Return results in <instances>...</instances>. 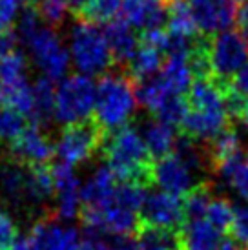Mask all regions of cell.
Instances as JSON below:
<instances>
[{
    "label": "cell",
    "instance_id": "obj_1",
    "mask_svg": "<svg viewBox=\"0 0 248 250\" xmlns=\"http://www.w3.org/2000/svg\"><path fill=\"white\" fill-rule=\"evenodd\" d=\"M103 153L106 157V167L121 183H153V165L155 161L148 152L143 135L135 126L126 125L124 128L106 135L103 146Z\"/></svg>",
    "mask_w": 248,
    "mask_h": 250
},
{
    "label": "cell",
    "instance_id": "obj_2",
    "mask_svg": "<svg viewBox=\"0 0 248 250\" xmlns=\"http://www.w3.org/2000/svg\"><path fill=\"white\" fill-rule=\"evenodd\" d=\"M137 108V97L131 79L124 71L106 73L97 84V101L93 119L104 128L106 133H113L124 128L133 117Z\"/></svg>",
    "mask_w": 248,
    "mask_h": 250
},
{
    "label": "cell",
    "instance_id": "obj_3",
    "mask_svg": "<svg viewBox=\"0 0 248 250\" xmlns=\"http://www.w3.org/2000/svg\"><path fill=\"white\" fill-rule=\"evenodd\" d=\"M69 55L79 71L83 75H106L113 66L111 51L106 41V35L97 24L77 21L75 28L71 29L69 39Z\"/></svg>",
    "mask_w": 248,
    "mask_h": 250
},
{
    "label": "cell",
    "instance_id": "obj_4",
    "mask_svg": "<svg viewBox=\"0 0 248 250\" xmlns=\"http://www.w3.org/2000/svg\"><path fill=\"white\" fill-rule=\"evenodd\" d=\"M97 86L90 77L75 73L62 79L57 86L55 119L62 125H75L91 117L95 111Z\"/></svg>",
    "mask_w": 248,
    "mask_h": 250
},
{
    "label": "cell",
    "instance_id": "obj_5",
    "mask_svg": "<svg viewBox=\"0 0 248 250\" xmlns=\"http://www.w3.org/2000/svg\"><path fill=\"white\" fill-rule=\"evenodd\" d=\"M108 133L95 119L90 117L75 125L64 126L55 143V153L66 165H81L91 159L99 150L103 152Z\"/></svg>",
    "mask_w": 248,
    "mask_h": 250
},
{
    "label": "cell",
    "instance_id": "obj_6",
    "mask_svg": "<svg viewBox=\"0 0 248 250\" xmlns=\"http://www.w3.org/2000/svg\"><path fill=\"white\" fill-rule=\"evenodd\" d=\"M210 61L215 81L230 86L237 71L248 62V42L241 31L228 29L225 33L212 37Z\"/></svg>",
    "mask_w": 248,
    "mask_h": 250
},
{
    "label": "cell",
    "instance_id": "obj_7",
    "mask_svg": "<svg viewBox=\"0 0 248 250\" xmlns=\"http://www.w3.org/2000/svg\"><path fill=\"white\" fill-rule=\"evenodd\" d=\"M26 46L29 48L33 62L37 64L39 70H42L44 77H48L55 83L66 75L71 64V55L64 48L61 37L57 35L53 28L44 26Z\"/></svg>",
    "mask_w": 248,
    "mask_h": 250
},
{
    "label": "cell",
    "instance_id": "obj_8",
    "mask_svg": "<svg viewBox=\"0 0 248 250\" xmlns=\"http://www.w3.org/2000/svg\"><path fill=\"white\" fill-rule=\"evenodd\" d=\"M186 223L183 199L168 192H152L139 212V227L181 230Z\"/></svg>",
    "mask_w": 248,
    "mask_h": 250
},
{
    "label": "cell",
    "instance_id": "obj_9",
    "mask_svg": "<svg viewBox=\"0 0 248 250\" xmlns=\"http://www.w3.org/2000/svg\"><path fill=\"white\" fill-rule=\"evenodd\" d=\"M31 250H79L81 237L75 229H66L57 215L41 217L31 225L28 234Z\"/></svg>",
    "mask_w": 248,
    "mask_h": 250
},
{
    "label": "cell",
    "instance_id": "obj_10",
    "mask_svg": "<svg viewBox=\"0 0 248 250\" xmlns=\"http://www.w3.org/2000/svg\"><path fill=\"white\" fill-rule=\"evenodd\" d=\"M0 205L28 212V167L0 155Z\"/></svg>",
    "mask_w": 248,
    "mask_h": 250
},
{
    "label": "cell",
    "instance_id": "obj_11",
    "mask_svg": "<svg viewBox=\"0 0 248 250\" xmlns=\"http://www.w3.org/2000/svg\"><path fill=\"white\" fill-rule=\"evenodd\" d=\"M190 6L197 28L207 37L225 33L232 29L234 22L237 21L234 0H192Z\"/></svg>",
    "mask_w": 248,
    "mask_h": 250
},
{
    "label": "cell",
    "instance_id": "obj_12",
    "mask_svg": "<svg viewBox=\"0 0 248 250\" xmlns=\"http://www.w3.org/2000/svg\"><path fill=\"white\" fill-rule=\"evenodd\" d=\"M6 153L11 159L19 161L21 165L39 167V165H48V161L55 153V145L42 128L31 125L13 145L7 146Z\"/></svg>",
    "mask_w": 248,
    "mask_h": 250
},
{
    "label": "cell",
    "instance_id": "obj_13",
    "mask_svg": "<svg viewBox=\"0 0 248 250\" xmlns=\"http://www.w3.org/2000/svg\"><path fill=\"white\" fill-rule=\"evenodd\" d=\"M51 175H53V183H55V214L59 219L69 221L75 219L81 214V185L77 179L73 167L66 165V163H57L51 167Z\"/></svg>",
    "mask_w": 248,
    "mask_h": 250
},
{
    "label": "cell",
    "instance_id": "obj_14",
    "mask_svg": "<svg viewBox=\"0 0 248 250\" xmlns=\"http://www.w3.org/2000/svg\"><path fill=\"white\" fill-rule=\"evenodd\" d=\"M153 183L163 188V192H168L177 197H185L199 185L195 181V174L175 153H170L168 157L161 161H155Z\"/></svg>",
    "mask_w": 248,
    "mask_h": 250
},
{
    "label": "cell",
    "instance_id": "obj_15",
    "mask_svg": "<svg viewBox=\"0 0 248 250\" xmlns=\"http://www.w3.org/2000/svg\"><path fill=\"white\" fill-rule=\"evenodd\" d=\"M121 19L139 31L165 29L168 24V0H124Z\"/></svg>",
    "mask_w": 248,
    "mask_h": 250
},
{
    "label": "cell",
    "instance_id": "obj_16",
    "mask_svg": "<svg viewBox=\"0 0 248 250\" xmlns=\"http://www.w3.org/2000/svg\"><path fill=\"white\" fill-rule=\"evenodd\" d=\"M230 126H232V121L228 117L227 108H214V110L190 108L181 130L188 137L199 141L203 145H208Z\"/></svg>",
    "mask_w": 248,
    "mask_h": 250
},
{
    "label": "cell",
    "instance_id": "obj_17",
    "mask_svg": "<svg viewBox=\"0 0 248 250\" xmlns=\"http://www.w3.org/2000/svg\"><path fill=\"white\" fill-rule=\"evenodd\" d=\"M104 35H106L108 46H110L113 66L126 70L141 46L137 35H135V29L131 28L130 24H126L123 19H115L106 24Z\"/></svg>",
    "mask_w": 248,
    "mask_h": 250
},
{
    "label": "cell",
    "instance_id": "obj_18",
    "mask_svg": "<svg viewBox=\"0 0 248 250\" xmlns=\"http://www.w3.org/2000/svg\"><path fill=\"white\" fill-rule=\"evenodd\" d=\"M115 190H117V177L113 175V172L108 167L97 168V172L81 190L83 207L103 208L113 201Z\"/></svg>",
    "mask_w": 248,
    "mask_h": 250
},
{
    "label": "cell",
    "instance_id": "obj_19",
    "mask_svg": "<svg viewBox=\"0 0 248 250\" xmlns=\"http://www.w3.org/2000/svg\"><path fill=\"white\" fill-rule=\"evenodd\" d=\"M183 250H221L223 236L207 219H190L179 230Z\"/></svg>",
    "mask_w": 248,
    "mask_h": 250
},
{
    "label": "cell",
    "instance_id": "obj_20",
    "mask_svg": "<svg viewBox=\"0 0 248 250\" xmlns=\"http://www.w3.org/2000/svg\"><path fill=\"white\" fill-rule=\"evenodd\" d=\"M143 139L152 155L153 161H161L168 157L175 148L177 135L173 132L172 126L161 123L159 119H150L143 125Z\"/></svg>",
    "mask_w": 248,
    "mask_h": 250
},
{
    "label": "cell",
    "instance_id": "obj_21",
    "mask_svg": "<svg viewBox=\"0 0 248 250\" xmlns=\"http://www.w3.org/2000/svg\"><path fill=\"white\" fill-rule=\"evenodd\" d=\"M55 101H57V88L55 83L48 77L37 79L33 86V110L29 115L31 125L48 126L55 119Z\"/></svg>",
    "mask_w": 248,
    "mask_h": 250
},
{
    "label": "cell",
    "instance_id": "obj_22",
    "mask_svg": "<svg viewBox=\"0 0 248 250\" xmlns=\"http://www.w3.org/2000/svg\"><path fill=\"white\" fill-rule=\"evenodd\" d=\"M165 62L166 61L163 59V53L159 49L141 42L137 53H135V57L131 59V62L126 68L128 70L126 75L130 77L131 81H141V79L159 75L165 68Z\"/></svg>",
    "mask_w": 248,
    "mask_h": 250
},
{
    "label": "cell",
    "instance_id": "obj_23",
    "mask_svg": "<svg viewBox=\"0 0 248 250\" xmlns=\"http://www.w3.org/2000/svg\"><path fill=\"white\" fill-rule=\"evenodd\" d=\"M161 75L173 95H185L190 91L193 84V73L186 57H166Z\"/></svg>",
    "mask_w": 248,
    "mask_h": 250
},
{
    "label": "cell",
    "instance_id": "obj_24",
    "mask_svg": "<svg viewBox=\"0 0 248 250\" xmlns=\"http://www.w3.org/2000/svg\"><path fill=\"white\" fill-rule=\"evenodd\" d=\"M168 28L172 33L186 39L203 35L197 28L192 6L186 0H168Z\"/></svg>",
    "mask_w": 248,
    "mask_h": 250
},
{
    "label": "cell",
    "instance_id": "obj_25",
    "mask_svg": "<svg viewBox=\"0 0 248 250\" xmlns=\"http://www.w3.org/2000/svg\"><path fill=\"white\" fill-rule=\"evenodd\" d=\"M133 90H135V97H137L139 104L148 108L152 113L165 103L166 97L173 95L172 91L168 90V86H166L161 73L148 77V79L133 81Z\"/></svg>",
    "mask_w": 248,
    "mask_h": 250
},
{
    "label": "cell",
    "instance_id": "obj_26",
    "mask_svg": "<svg viewBox=\"0 0 248 250\" xmlns=\"http://www.w3.org/2000/svg\"><path fill=\"white\" fill-rule=\"evenodd\" d=\"M139 250H183L179 230L139 227L137 230Z\"/></svg>",
    "mask_w": 248,
    "mask_h": 250
},
{
    "label": "cell",
    "instance_id": "obj_27",
    "mask_svg": "<svg viewBox=\"0 0 248 250\" xmlns=\"http://www.w3.org/2000/svg\"><path fill=\"white\" fill-rule=\"evenodd\" d=\"M215 174H219L228 187L248 201V159H245V153L225 161L217 167Z\"/></svg>",
    "mask_w": 248,
    "mask_h": 250
},
{
    "label": "cell",
    "instance_id": "obj_28",
    "mask_svg": "<svg viewBox=\"0 0 248 250\" xmlns=\"http://www.w3.org/2000/svg\"><path fill=\"white\" fill-rule=\"evenodd\" d=\"M214 201V185L203 181L197 187L193 188L190 194L183 197V205H185L186 221L190 219H205L208 212L210 203Z\"/></svg>",
    "mask_w": 248,
    "mask_h": 250
},
{
    "label": "cell",
    "instance_id": "obj_29",
    "mask_svg": "<svg viewBox=\"0 0 248 250\" xmlns=\"http://www.w3.org/2000/svg\"><path fill=\"white\" fill-rule=\"evenodd\" d=\"M28 130V117L11 108L0 106V146H9Z\"/></svg>",
    "mask_w": 248,
    "mask_h": 250
},
{
    "label": "cell",
    "instance_id": "obj_30",
    "mask_svg": "<svg viewBox=\"0 0 248 250\" xmlns=\"http://www.w3.org/2000/svg\"><path fill=\"white\" fill-rule=\"evenodd\" d=\"M124 0H90L86 7L77 15V21L91 22V24H101V22H111L121 13Z\"/></svg>",
    "mask_w": 248,
    "mask_h": 250
},
{
    "label": "cell",
    "instance_id": "obj_31",
    "mask_svg": "<svg viewBox=\"0 0 248 250\" xmlns=\"http://www.w3.org/2000/svg\"><path fill=\"white\" fill-rule=\"evenodd\" d=\"M190 111V103L185 95H170L166 101L153 111L155 119L168 126H183L186 115Z\"/></svg>",
    "mask_w": 248,
    "mask_h": 250
},
{
    "label": "cell",
    "instance_id": "obj_32",
    "mask_svg": "<svg viewBox=\"0 0 248 250\" xmlns=\"http://www.w3.org/2000/svg\"><path fill=\"white\" fill-rule=\"evenodd\" d=\"M146 197H148V194H146L145 185H141V183H121V185H117L113 203L123 207V208L130 210V212L139 214L143 205H145Z\"/></svg>",
    "mask_w": 248,
    "mask_h": 250
},
{
    "label": "cell",
    "instance_id": "obj_33",
    "mask_svg": "<svg viewBox=\"0 0 248 250\" xmlns=\"http://www.w3.org/2000/svg\"><path fill=\"white\" fill-rule=\"evenodd\" d=\"M28 59L21 49L0 59V84H15L26 81Z\"/></svg>",
    "mask_w": 248,
    "mask_h": 250
},
{
    "label": "cell",
    "instance_id": "obj_34",
    "mask_svg": "<svg viewBox=\"0 0 248 250\" xmlns=\"http://www.w3.org/2000/svg\"><path fill=\"white\" fill-rule=\"evenodd\" d=\"M234 214L235 207L232 203L225 199V197H214V201L210 203L207 212V221L210 225H214L219 232L228 234L232 229V223H234Z\"/></svg>",
    "mask_w": 248,
    "mask_h": 250
},
{
    "label": "cell",
    "instance_id": "obj_35",
    "mask_svg": "<svg viewBox=\"0 0 248 250\" xmlns=\"http://www.w3.org/2000/svg\"><path fill=\"white\" fill-rule=\"evenodd\" d=\"M33 4L48 28H61L68 17L69 6L66 0H35Z\"/></svg>",
    "mask_w": 248,
    "mask_h": 250
},
{
    "label": "cell",
    "instance_id": "obj_36",
    "mask_svg": "<svg viewBox=\"0 0 248 250\" xmlns=\"http://www.w3.org/2000/svg\"><path fill=\"white\" fill-rule=\"evenodd\" d=\"M228 236L234 237L243 249H248V205L235 207L234 223H232Z\"/></svg>",
    "mask_w": 248,
    "mask_h": 250
},
{
    "label": "cell",
    "instance_id": "obj_37",
    "mask_svg": "<svg viewBox=\"0 0 248 250\" xmlns=\"http://www.w3.org/2000/svg\"><path fill=\"white\" fill-rule=\"evenodd\" d=\"M26 0H0V35L13 31V24Z\"/></svg>",
    "mask_w": 248,
    "mask_h": 250
},
{
    "label": "cell",
    "instance_id": "obj_38",
    "mask_svg": "<svg viewBox=\"0 0 248 250\" xmlns=\"http://www.w3.org/2000/svg\"><path fill=\"white\" fill-rule=\"evenodd\" d=\"M19 35L17 31H7L4 35H0V59L11 55L19 49Z\"/></svg>",
    "mask_w": 248,
    "mask_h": 250
},
{
    "label": "cell",
    "instance_id": "obj_39",
    "mask_svg": "<svg viewBox=\"0 0 248 250\" xmlns=\"http://www.w3.org/2000/svg\"><path fill=\"white\" fill-rule=\"evenodd\" d=\"M230 88H232L235 93H239L241 97L248 99V62L245 64L241 70L237 71V75L232 79Z\"/></svg>",
    "mask_w": 248,
    "mask_h": 250
},
{
    "label": "cell",
    "instance_id": "obj_40",
    "mask_svg": "<svg viewBox=\"0 0 248 250\" xmlns=\"http://www.w3.org/2000/svg\"><path fill=\"white\" fill-rule=\"evenodd\" d=\"M237 24H239V31L248 42V4H243L237 9Z\"/></svg>",
    "mask_w": 248,
    "mask_h": 250
},
{
    "label": "cell",
    "instance_id": "obj_41",
    "mask_svg": "<svg viewBox=\"0 0 248 250\" xmlns=\"http://www.w3.org/2000/svg\"><path fill=\"white\" fill-rule=\"evenodd\" d=\"M66 2H68V6H69V9H71V13L77 17V15L81 13L84 7H86V4H88L90 0H66Z\"/></svg>",
    "mask_w": 248,
    "mask_h": 250
},
{
    "label": "cell",
    "instance_id": "obj_42",
    "mask_svg": "<svg viewBox=\"0 0 248 250\" xmlns=\"http://www.w3.org/2000/svg\"><path fill=\"white\" fill-rule=\"evenodd\" d=\"M239 123L243 125V128L248 132V101H247V104H245V108H243L241 111V115H239V119H237Z\"/></svg>",
    "mask_w": 248,
    "mask_h": 250
},
{
    "label": "cell",
    "instance_id": "obj_43",
    "mask_svg": "<svg viewBox=\"0 0 248 250\" xmlns=\"http://www.w3.org/2000/svg\"><path fill=\"white\" fill-rule=\"evenodd\" d=\"M234 2H235V4H241V6H243V4H248V0H234Z\"/></svg>",
    "mask_w": 248,
    "mask_h": 250
},
{
    "label": "cell",
    "instance_id": "obj_44",
    "mask_svg": "<svg viewBox=\"0 0 248 250\" xmlns=\"http://www.w3.org/2000/svg\"><path fill=\"white\" fill-rule=\"evenodd\" d=\"M247 157H248V152H247Z\"/></svg>",
    "mask_w": 248,
    "mask_h": 250
}]
</instances>
